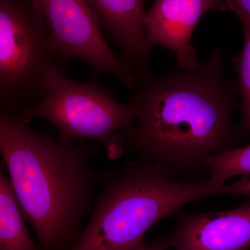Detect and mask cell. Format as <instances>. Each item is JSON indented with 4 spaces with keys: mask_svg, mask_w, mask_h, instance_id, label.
Returning a JSON list of instances; mask_svg holds the SVG:
<instances>
[{
    "mask_svg": "<svg viewBox=\"0 0 250 250\" xmlns=\"http://www.w3.org/2000/svg\"><path fill=\"white\" fill-rule=\"evenodd\" d=\"M101 27L119 46L140 83L152 77L145 31L146 0H86Z\"/></svg>",
    "mask_w": 250,
    "mask_h": 250,
    "instance_id": "9c48e42d",
    "label": "cell"
},
{
    "mask_svg": "<svg viewBox=\"0 0 250 250\" xmlns=\"http://www.w3.org/2000/svg\"><path fill=\"white\" fill-rule=\"evenodd\" d=\"M45 83L42 101L26 114L28 123L35 117L45 118L58 130L62 142L96 140L118 154L121 144L114 133L126 129L137 118V109L131 102L117 103L96 81L71 80L65 75L62 62L49 69Z\"/></svg>",
    "mask_w": 250,
    "mask_h": 250,
    "instance_id": "5b68a950",
    "label": "cell"
},
{
    "mask_svg": "<svg viewBox=\"0 0 250 250\" xmlns=\"http://www.w3.org/2000/svg\"><path fill=\"white\" fill-rule=\"evenodd\" d=\"M211 10H228L225 0H154L145 19L148 46L168 49L175 54L179 68L195 70L200 62L192 45V34L202 16Z\"/></svg>",
    "mask_w": 250,
    "mask_h": 250,
    "instance_id": "ba28073f",
    "label": "cell"
},
{
    "mask_svg": "<svg viewBox=\"0 0 250 250\" xmlns=\"http://www.w3.org/2000/svg\"><path fill=\"white\" fill-rule=\"evenodd\" d=\"M164 166L131 161L105 179L93 216L70 250H125L161 219L177 214L189 202L214 195L240 196L232 185L209 179L197 184L172 178Z\"/></svg>",
    "mask_w": 250,
    "mask_h": 250,
    "instance_id": "3957f363",
    "label": "cell"
},
{
    "mask_svg": "<svg viewBox=\"0 0 250 250\" xmlns=\"http://www.w3.org/2000/svg\"><path fill=\"white\" fill-rule=\"evenodd\" d=\"M25 217L11 180L0 172V250H41L25 225Z\"/></svg>",
    "mask_w": 250,
    "mask_h": 250,
    "instance_id": "30bf717a",
    "label": "cell"
},
{
    "mask_svg": "<svg viewBox=\"0 0 250 250\" xmlns=\"http://www.w3.org/2000/svg\"><path fill=\"white\" fill-rule=\"evenodd\" d=\"M225 59V49H215L195 70L179 67L141 83L129 100L137 122L122 131L123 148L172 174H188L240 147L233 114L241 102L236 83L224 77Z\"/></svg>",
    "mask_w": 250,
    "mask_h": 250,
    "instance_id": "6da1fadb",
    "label": "cell"
},
{
    "mask_svg": "<svg viewBox=\"0 0 250 250\" xmlns=\"http://www.w3.org/2000/svg\"><path fill=\"white\" fill-rule=\"evenodd\" d=\"M173 231L153 244L159 250H250V198L238 208L177 213Z\"/></svg>",
    "mask_w": 250,
    "mask_h": 250,
    "instance_id": "52a82bcc",
    "label": "cell"
},
{
    "mask_svg": "<svg viewBox=\"0 0 250 250\" xmlns=\"http://www.w3.org/2000/svg\"><path fill=\"white\" fill-rule=\"evenodd\" d=\"M0 152L26 220L45 250H70L90 210L98 177L91 149L35 132L21 116L0 111Z\"/></svg>",
    "mask_w": 250,
    "mask_h": 250,
    "instance_id": "7a4b0ae2",
    "label": "cell"
},
{
    "mask_svg": "<svg viewBox=\"0 0 250 250\" xmlns=\"http://www.w3.org/2000/svg\"><path fill=\"white\" fill-rule=\"evenodd\" d=\"M236 15L243 27L244 43L243 49L232 59V63L236 72L237 91L241 97L243 114L239 129L242 136L250 135V15L241 10H230Z\"/></svg>",
    "mask_w": 250,
    "mask_h": 250,
    "instance_id": "8fae6325",
    "label": "cell"
},
{
    "mask_svg": "<svg viewBox=\"0 0 250 250\" xmlns=\"http://www.w3.org/2000/svg\"><path fill=\"white\" fill-rule=\"evenodd\" d=\"M228 10L236 9L250 15V0H225Z\"/></svg>",
    "mask_w": 250,
    "mask_h": 250,
    "instance_id": "4fadbf2b",
    "label": "cell"
},
{
    "mask_svg": "<svg viewBox=\"0 0 250 250\" xmlns=\"http://www.w3.org/2000/svg\"><path fill=\"white\" fill-rule=\"evenodd\" d=\"M125 250H159L156 249L154 246L149 247L144 243L143 240H141L137 243H135L129 248Z\"/></svg>",
    "mask_w": 250,
    "mask_h": 250,
    "instance_id": "5bb4252c",
    "label": "cell"
},
{
    "mask_svg": "<svg viewBox=\"0 0 250 250\" xmlns=\"http://www.w3.org/2000/svg\"><path fill=\"white\" fill-rule=\"evenodd\" d=\"M60 62L31 0H0L1 112L25 119L45 96L47 72Z\"/></svg>",
    "mask_w": 250,
    "mask_h": 250,
    "instance_id": "277c9868",
    "label": "cell"
},
{
    "mask_svg": "<svg viewBox=\"0 0 250 250\" xmlns=\"http://www.w3.org/2000/svg\"><path fill=\"white\" fill-rule=\"evenodd\" d=\"M31 1L45 18L49 43L62 62L82 61L94 74H111L129 88L139 83L133 67L108 47L98 16L86 0Z\"/></svg>",
    "mask_w": 250,
    "mask_h": 250,
    "instance_id": "8992f818",
    "label": "cell"
},
{
    "mask_svg": "<svg viewBox=\"0 0 250 250\" xmlns=\"http://www.w3.org/2000/svg\"><path fill=\"white\" fill-rule=\"evenodd\" d=\"M205 166L210 170V178L225 184L235 176H250V144L210 156Z\"/></svg>",
    "mask_w": 250,
    "mask_h": 250,
    "instance_id": "7c38bea8",
    "label": "cell"
}]
</instances>
